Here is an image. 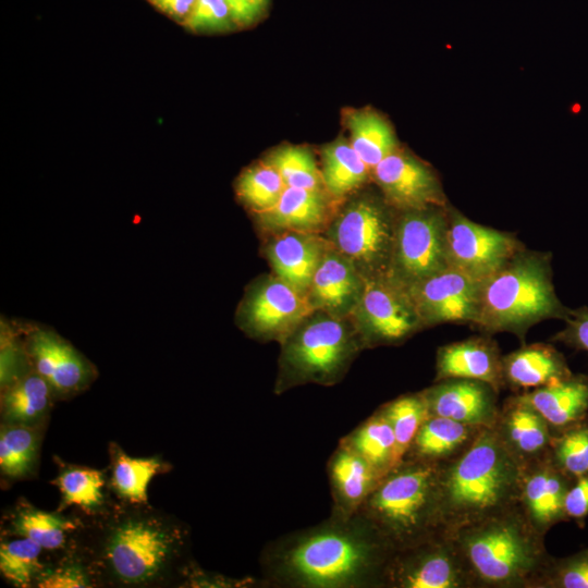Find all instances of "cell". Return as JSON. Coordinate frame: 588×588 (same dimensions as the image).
<instances>
[{"label": "cell", "instance_id": "cell-1", "mask_svg": "<svg viewBox=\"0 0 588 588\" xmlns=\"http://www.w3.org/2000/svg\"><path fill=\"white\" fill-rule=\"evenodd\" d=\"M81 517L68 550L96 588L181 587L195 562L189 526L148 502L114 498L102 512Z\"/></svg>", "mask_w": 588, "mask_h": 588}, {"label": "cell", "instance_id": "cell-2", "mask_svg": "<svg viewBox=\"0 0 588 588\" xmlns=\"http://www.w3.org/2000/svg\"><path fill=\"white\" fill-rule=\"evenodd\" d=\"M394 548L360 513L329 517L270 541L259 556L261 587L384 588Z\"/></svg>", "mask_w": 588, "mask_h": 588}, {"label": "cell", "instance_id": "cell-3", "mask_svg": "<svg viewBox=\"0 0 588 588\" xmlns=\"http://www.w3.org/2000/svg\"><path fill=\"white\" fill-rule=\"evenodd\" d=\"M523 465L493 427L482 428L470 445L441 465L440 499L445 532L518 504Z\"/></svg>", "mask_w": 588, "mask_h": 588}, {"label": "cell", "instance_id": "cell-4", "mask_svg": "<svg viewBox=\"0 0 588 588\" xmlns=\"http://www.w3.org/2000/svg\"><path fill=\"white\" fill-rule=\"evenodd\" d=\"M448 534L475 588H535L552 558L519 504Z\"/></svg>", "mask_w": 588, "mask_h": 588}, {"label": "cell", "instance_id": "cell-5", "mask_svg": "<svg viewBox=\"0 0 588 588\" xmlns=\"http://www.w3.org/2000/svg\"><path fill=\"white\" fill-rule=\"evenodd\" d=\"M551 258V253L525 247L482 280L473 326L485 334L509 332L524 341L543 320H567L571 309L554 290Z\"/></svg>", "mask_w": 588, "mask_h": 588}, {"label": "cell", "instance_id": "cell-6", "mask_svg": "<svg viewBox=\"0 0 588 588\" xmlns=\"http://www.w3.org/2000/svg\"><path fill=\"white\" fill-rule=\"evenodd\" d=\"M441 464L403 458L378 482L360 506L395 549L443 532L440 499Z\"/></svg>", "mask_w": 588, "mask_h": 588}, {"label": "cell", "instance_id": "cell-7", "mask_svg": "<svg viewBox=\"0 0 588 588\" xmlns=\"http://www.w3.org/2000/svg\"><path fill=\"white\" fill-rule=\"evenodd\" d=\"M280 345L275 394L308 383L336 384L366 348L351 317L321 310L308 315Z\"/></svg>", "mask_w": 588, "mask_h": 588}, {"label": "cell", "instance_id": "cell-8", "mask_svg": "<svg viewBox=\"0 0 588 588\" xmlns=\"http://www.w3.org/2000/svg\"><path fill=\"white\" fill-rule=\"evenodd\" d=\"M396 217L384 198L363 195L335 215L323 235L365 278L388 275Z\"/></svg>", "mask_w": 588, "mask_h": 588}, {"label": "cell", "instance_id": "cell-9", "mask_svg": "<svg viewBox=\"0 0 588 588\" xmlns=\"http://www.w3.org/2000/svg\"><path fill=\"white\" fill-rule=\"evenodd\" d=\"M446 207L397 211L388 277L409 286L449 268Z\"/></svg>", "mask_w": 588, "mask_h": 588}, {"label": "cell", "instance_id": "cell-10", "mask_svg": "<svg viewBox=\"0 0 588 588\" xmlns=\"http://www.w3.org/2000/svg\"><path fill=\"white\" fill-rule=\"evenodd\" d=\"M351 318L366 348L399 345L426 329L407 289L388 275L366 278Z\"/></svg>", "mask_w": 588, "mask_h": 588}, {"label": "cell", "instance_id": "cell-11", "mask_svg": "<svg viewBox=\"0 0 588 588\" xmlns=\"http://www.w3.org/2000/svg\"><path fill=\"white\" fill-rule=\"evenodd\" d=\"M384 588H475L452 537L443 531L395 549L388 563Z\"/></svg>", "mask_w": 588, "mask_h": 588}, {"label": "cell", "instance_id": "cell-12", "mask_svg": "<svg viewBox=\"0 0 588 588\" xmlns=\"http://www.w3.org/2000/svg\"><path fill=\"white\" fill-rule=\"evenodd\" d=\"M313 311L305 295L273 274L247 287L235 319L249 338L281 343Z\"/></svg>", "mask_w": 588, "mask_h": 588}, {"label": "cell", "instance_id": "cell-13", "mask_svg": "<svg viewBox=\"0 0 588 588\" xmlns=\"http://www.w3.org/2000/svg\"><path fill=\"white\" fill-rule=\"evenodd\" d=\"M19 322L28 364L52 388L57 400L87 390L98 376L95 365L53 329Z\"/></svg>", "mask_w": 588, "mask_h": 588}, {"label": "cell", "instance_id": "cell-14", "mask_svg": "<svg viewBox=\"0 0 588 588\" xmlns=\"http://www.w3.org/2000/svg\"><path fill=\"white\" fill-rule=\"evenodd\" d=\"M525 248L517 237L448 209L446 258L449 267L482 281Z\"/></svg>", "mask_w": 588, "mask_h": 588}, {"label": "cell", "instance_id": "cell-15", "mask_svg": "<svg viewBox=\"0 0 588 588\" xmlns=\"http://www.w3.org/2000/svg\"><path fill=\"white\" fill-rule=\"evenodd\" d=\"M426 328L441 323L474 324L480 281L446 268L407 289Z\"/></svg>", "mask_w": 588, "mask_h": 588}, {"label": "cell", "instance_id": "cell-16", "mask_svg": "<svg viewBox=\"0 0 588 588\" xmlns=\"http://www.w3.org/2000/svg\"><path fill=\"white\" fill-rule=\"evenodd\" d=\"M371 172L384 200L397 211L445 207L434 172L408 154L395 150Z\"/></svg>", "mask_w": 588, "mask_h": 588}, {"label": "cell", "instance_id": "cell-17", "mask_svg": "<svg viewBox=\"0 0 588 588\" xmlns=\"http://www.w3.org/2000/svg\"><path fill=\"white\" fill-rule=\"evenodd\" d=\"M421 393L429 416L446 417L477 427H492L498 418L499 392L489 383L464 378H450L434 383Z\"/></svg>", "mask_w": 588, "mask_h": 588}, {"label": "cell", "instance_id": "cell-18", "mask_svg": "<svg viewBox=\"0 0 588 588\" xmlns=\"http://www.w3.org/2000/svg\"><path fill=\"white\" fill-rule=\"evenodd\" d=\"M574 481L553 463L550 452L523 466L518 504L540 534L568 519L564 501Z\"/></svg>", "mask_w": 588, "mask_h": 588}, {"label": "cell", "instance_id": "cell-19", "mask_svg": "<svg viewBox=\"0 0 588 588\" xmlns=\"http://www.w3.org/2000/svg\"><path fill=\"white\" fill-rule=\"evenodd\" d=\"M331 243L321 233L285 231L270 234L265 253L273 274L307 297Z\"/></svg>", "mask_w": 588, "mask_h": 588}, {"label": "cell", "instance_id": "cell-20", "mask_svg": "<svg viewBox=\"0 0 588 588\" xmlns=\"http://www.w3.org/2000/svg\"><path fill=\"white\" fill-rule=\"evenodd\" d=\"M365 281L357 268L331 245L315 272L307 299L314 310L350 318L360 299Z\"/></svg>", "mask_w": 588, "mask_h": 588}, {"label": "cell", "instance_id": "cell-21", "mask_svg": "<svg viewBox=\"0 0 588 588\" xmlns=\"http://www.w3.org/2000/svg\"><path fill=\"white\" fill-rule=\"evenodd\" d=\"M492 427L523 466L550 452L554 437L552 428L517 393L504 401Z\"/></svg>", "mask_w": 588, "mask_h": 588}, {"label": "cell", "instance_id": "cell-22", "mask_svg": "<svg viewBox=\"0 0 588 588\" xmlns=\"http://www.w3.org/2000/svg\"><path fill=\"white\" fill-rule=\"evenodd\" d=\"M450 378L480 380L498 392L504 388L502 355L490 334L471 336L438 348L434 381Z\"/></svg>", "mask_w": 588, "mask_h": 588}, {"label": "cell", "instance_id": "cell-23", "mask_svg": "<svg viewBox=\"0 0 588 588\" xmlns=\"http://www.w3.org/2000/svg\"><path fill=\"white\" fill-rule=\"evenodd\" d=\"M332 498L330 515L353 517L382 476L362 456L339 442L327 463Z\"/></svg>", "mask_w": 588, "mask_h": 588}, {"label": "cell", "instance_id": "cell-24", "mask_svg": "<svg viewBox=\"0 0 588 588\" xmlns=\"http://www.w3.org/2000/svg\"><path fill=\"white\" fill-rule=\"evenodd\" d=\"M255 215L259 226L269 234L285 231L323 233L331 221L324 191L298 187H285L272 207Z\"/></svg>", "mask_w": 588, "mask_h": 588}, {"label": "cell", "instance_id": "cell-25", "mask_svg": "<svg viewBox=\"0 0 588 588\" xmlns=\"http://www.w3.org/2000/svg\"><path fill=\"white\" fill-rule=\"evenodd\" d=\"M3 518L1 536L27 538L54 554L69 549L82 522L81 516H65L62 512L37 509L23 498Z\"/></svg>", "mask_w": 588, "mask_h": 588}, {"label": "cell", "instance_id": "cell-26", "mask_svg": "<svg viewBox=\"0 0 588 588\" xmlns=\"http://www.w3.org/2000/svg\"><path fill=\"white\" fill-rule=\"evenodd\" d=\"M572 375L563 354L550 344H524L502 356L503 387L519 393L561 381Z\"/></svg>", "mask_w": 588, "mask_h": 588}, {"label": "cell", "instance_id": "cell-27", "mask_svg": "<svg viewBox=\"0 0 588 588\" xmlns=\"http://www.w3.org/2000/svg\"><path fill=\"white\" fill-rule=\"evenodd\" d=\"M517 394L548 421L554 434L585 420L588 414V377L584 375Z\"/></svg>", "mask_w": 588, "mask_h": 588}, {"label": "cell", "instance_id": "cell-28", "mask_svg": "<svg viewBox=\"0 0 588 588\" xmlns=\"http://www.w3.org/2000/svg\"><path fill=\"white\" fill-rule=\"evenodd\" d=\"M481 429L446 417L429 416L403 458L442 465L463 453Z\"/></svg>", "mask_w": 588, "mask_h": 588}, {"label": "cell", "instance_id": "cell-29", "mask_svg": "<svg viewBox=\"0 0 588 588\" xmlns=\"http://www.w3.org/2000/svg\"><path fill=\"white\" fill-rule=\"evenodd\" d=\"M56 400L50 384L29 368L1 385V421L30 426L46 425Z\"/></svg>", "mask_w": 588, "mask_h": 588}, {"label": "cell", "instance_id": "cell-30", "mask_svg": "<svg viewBox=\"0 0 588 588\" xmlns=\"http://www.w3.org/2000/svg\"><path fill=\"white\" fill-rule=\"evenodd\" d=\"M58 474L51 481L61 494L58 512L75 506L82 515L94 516L102 512L114 499L109 477L102 469L64 463L54 456Z\"/></svg>", "mask_w": 588, "mask_h": 588}, {"label": "cell", "instance_id": "cell-31", "mask_svg": "<svg viewBox=\"0 0 588 588\" xmlns=\"http://www.w3.org/2000/svg\"><path fill=\"white\" fill-rule=\"evenodd\" d=\"M109 487L114 498L131 503H147L150 480L169 473L171 464L160 456L132 457L117 442H110Z\"/></svg>", "mask_w": 588, "mask_h": 588}, {"label": "cell", "instance_id": "cell-32", "mask_svg": "<svg viewBox=\"0 0 588 588\" xmlns=\"http://www.w3.org/2000/svg\"><path fill=\"white\" fill-rule=\"evenodd\" d=\"M45 425L3 424L0 429V473L15 481L35 475Z\"/></svg>", "mask_w": 588, "mask_h": 588}, {"label": "cell", "instance_id": "cell-33", "mask_svg": "<svg viewBox=\"0 0 588 588\" xmlns=\"http://www.w3.org/2000/svg\"><path fill=\"white\" fill-rule=\"evenodd\" d=\"M339 442L362 456L382 477L397 465L393 429L377 411Z\"/></svg>", "mask_w": 588, "mask_h": 588}, {"label": "cell", "instance_id": "cell-34", "mask_svg": "<svg viewBox=\"0 0 588 588\" xmlns=\"http://www.w3.org/2000/svg\"><path fill=\"white\" fill-rule=\"evenodd\" d=\"M370 172L351 144L343 139L322 150V182L326 192L334 199H341L360 187Z\"/></svg>", "mask_w": 588, "mask_h": 588}, {"label": "cell", "instance_id": "cell-35", "mask_svg": "<svg viewBox=\"0 0 588 588\" xmlns=\"http://www.w3.org/2000/svg\"><path fill=\"white\" fill-rule=\"evenodd\" d=\"M345 123L351 135V146L371 171L396 150L389 124L377 113L353 110L346 113Z\"/></svg>", "mask_w": 588, "mask_h": 588}, {"label": "cell", "instance_id": "cell-36", "mask_svg": "<svg viewBox=\"0 0 588 588\" xmlns=\"http://www.w3.org/2000/svg\"><path fill=\"white\" fill-rule=\"evenodd\" d=\"M45 550L24 537L1 536L0 572L16 588H34L37 577L48 563L42 562Z\"/></svg>", "mask_w": 588, "mask_h": 588}, {"label": "cell", "instance_id": "cell-37", "mask_svg": "<svg viewBox=\"0 0 588 588\" xmlns=\"http://www.w3.org/2000/svg\"><path fill=\"white\" fill-rule=\"evenodd\" d=\"M377 412L391 425L395 437V457L399 464L408 450L422 422L429 417L421 393L403 394L381 405Z\"/></svg>", "mask_w": 588, "mask_h": 588}, {"label": "cell", "instance_id": "cell-38", "mask_svg": "<svg viewBox=\"0 0 588 588\" xmlns=\"http://www.w3.org/2000/svg\"><path fill=\"white\" fill-rule=\"evenodd\" d=\"M285 187L279 172L267 161L244 170L236 182L238 198L254 213L272 207Z\"/></svg>", "mask_w": 588, "mask_h": 588}, {"label": "cell", "instance_id": "cell-39", "mask_svg": "<svg viewBox=\"0 0 588 588\" xmlns=\"http://www.w3.org/2000/svg\"><path fill=\"white\" fill-rule=\"evenodd\" d=\"M266 161L279 172L286 187L326 191L321 170L311 152L304 147L279 148Z\"/></svg>", "mask_w": 588, "mask_h": 588}, {"label": "cell", "instance_id": "cell-40", "mask_svg": "<svg viewBox=\"0 0 588 588\" xmlns=\"http://www.w3.org/2000/svg\"><path fill=\"white\" fill-rule=\"evenodd\" d=\"M550 456L573 480L588 475V422L583 420L554 434Z\"/></svg>", "mask_w": 588, "mask_h": 588}, {"label": "cell", "instance_id": "cell-41", "mask_svg": "<svg viewBox=\"0 0 588 588\" xmlns=\"http://www.w3.org/2000/svg\"><path fill=\"white\" fill-rule=\"evenodd\" d=\"M37 577L34 588H96L82 561L70 550L56 553Z\"/></svg>", "mask_w": 588, "mask_h": 588}, {"label": "cell", "instance_id": "cell-42", "mask_svg": "<svg viewBox=\"0 0 588 588\" xmlns=\"http://www.w3.org/2000/svg\"><path fill=\"white\" fill-rule=\"evenodd\" d=\"M535 588H588V548L551 558Z\"/></svg>", "mask_w": 588, "mask_h": 588}, {"label": "cell", "instance_id": "cell-43", "mask_svg": "<svg viewBox=\"0 0 588 588\" xmlns=\"http://www.w3.org/2000/svg\"><path fill=\"white\" fill-rule=\"evenodd\" d=\"M234 24L225 0H197L185 21L195 32L226 30Z\"/></svg>", "mask_w": 588, "mask_h": 588}, {"label": "cell", "instance_id": "cell-44", "mask_svg": "<svg viewBox=\"0 0 588 588\" xmlns=\"http://www.w3.org/2000/svg\"><path fill=\"white\" fill-rule=\"evenodd\" d=\"M261 587L260 579L253 577L232 578L203 569L196 561L188 568L181 587L244 588Z\"/></svg>", "mask_w": 588, "mask_h": 588}, {"label": "cell", "instance_id": "cell-45", "mask_svg": "<svg viewBox=\"0 0 588 588\" xmlns=\"http://www.w3.org/2000/svg\"><path fill=\"white\" fill-rule=\"evenodd\" d=\"M565 327L551 340L588 352V307L571 309Z\"/></svg>", "mask_w": 588, "mask_h": 588}, {"label": "cell", "instance_id": "cell-46", "mask_svg": "<svg viewBox=\"0 0 588 588\" xmlns=\"http://www.w3.org/2000/svg\"><path fill=\"white\" fill-rule=\"evenodd\" d=\"M568 519L581 523L588 516V475L579 477L569 487L564 501Z\"/></svg>", "mask_w": 588, "mask_h": 588}, {"label": "cell", "instance_id": "cell-47", "mask_svg": "<svg viewBox=\"0 0 588 588\" xmlns=\"http://www.w3.org/2000/svg\"><path fill=\"white\" fill-rule=\"evenodd\" d=\"M151 4L174 20L185 22L197 0H149Z\"/></svg>", "mask_w": 588, "mask_h": 588}, {"label": "cell", "instance_id": "cell-48", "mask_svg": "<svg viewBox=\"0 0 588 588\" xmlns=\"http://www.w3.org/2000/svg\"><path fill=\"white\" fill-rule=\"evenodd\" d=\"M234 24L246 26L258 16L247 0H225Z\"/></svg>", "mask_w": 588, "mask_h": 588}, {"label": "cell", "instance_id": "cell-49", "mask_svg": "<svg viewBox=\"0 0 588 588\" xmlns=\"http://www.w3.org/2000/svg\"><path fill=\"white\" fill-rule=\"evenodd\" d=\"M257 14H260L265 9L268 0H247Z\"/></svg>", "mask_w": 588, "mask_h": 588}]
</instances>
